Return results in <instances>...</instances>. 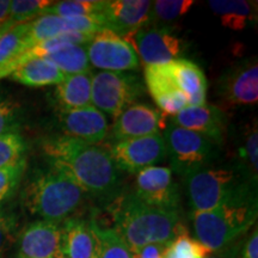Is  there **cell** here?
<instances>
[{
  "label": "cell",
  "mask_w": 258,
  "mask_h": 258,
  "mask_svg": "<svg viewBox=\"0 0 258 258\" xmlns=\"http://www.w3.org/2000/svg\"><path fill=\"white\" fill-rule=\"evenodd\" d=\"M42 150L51 165L62 170L86 194L110 196L120 186L121 171L109 151L98 145L55 135L43 141Z\"/></svg>",
  "instance_id": "cell-1"
},
{
  "label": "cell",
  "mask_w": 258,
  "mask_h": 258,
  "mask_svg": "<svg viewBox=\"0 0 258 258\" xmlns=\"http://www.w3.org/2000/svg\"><path fill=\"white\" fill-rule=\"evenodd\" d=\"M115 230L121 234L131 251L150 244L167 245L177 235L186 232L180 224L178 211L148 206L128 195L114 209Z\"/></svg>",
  "instance_id": "cell-2"
},
{
  "label": "cell",
  "mask_w": 258,
  "mask_h": 258,
  "mask_svg": "<svg viewBox=\"0 0 258 258\" xmlns=\"http://www.w3.org/2000/svg\"><path fill=\"white\" fill-rule=\"evenodd\" d=\"M86 192L62 170L50 165L37 170L23 192L24 205L32 214L55 224H62L78 209Z\"/></svg>",
  "instance_id": "cell-3"
},
{
  "label": "cell",
  "mask_w": 258,
  "mask_h": 258,
  "mask_svg": "<svg viewBox=\"0 0 258 258\" xmlns=\"http://www.w3.org/2000/svg\"><path fill=\"white\" fill-rule=\"evenodd\" d=\"M256 219V191L232 200L211 211L191 213L196 239L212 252L224 249L235 238L249 231Z\"/></svg>",
  "instance_id": "cell-4"
},
{
  "label": "cell",
  "mask_w": 258,
  "mask_h": 258,
  "mask_svg": "<svg viewBox=\"0 0 258 258\" xmlns=\"http://www.w3.org/2000/svg\"><path fill=\"white\" fill-rule=\"evenodd\" d=\"M185 186L192 212L211 211L257 188L239 169L209 167L186 176Z\"/></svg>",
  "instance_id": "cell-5"
},
{
  "label": "cell",
  "mask_w": 258,
  "mask_h": 258,
  "mask_svg": "<svg viewBox=\"0 0 258 258\" xmlns=\"http://www.w3.org/2000/svg\"><path fill=\"white\" fill-rule=\"evenodd\" d=\"M171 167L185 177L207 169L218 156V145L203 135L170 123L163 133Z\"/></svg>",
  "instance_id": "cell-6"
},
{
  "label": "cell",
  "mask_w": 258,
  "mask_h": 258,
  "mask_svg": "<svg viewBox=\"0 0 258 258\" xmlns=\"http://www.w3.org/2000/svg\"><path fill=\"white\" fill-rule=\"evenodd\" d=\"M143 91V85L134 74L106 71L92 74L91 104L103 114L117 117L134 104Z\"/></svg>",
  "instance_id": "cell-7"
},
{
  "label": "cell",
  "mask_w": 258,
  "mask_h": 258,
  "mask_svg": "<svg viewBox=\"0 0 258 258\" xmlns=\"http://www.w3.org/2000/svg\"><path fill=\"white\" fill-rule=\"evenodd\" d=\"M139 54L145 66H158L180 59L184 41L166 25L146 27L123 36Z\"/></svg>",
  "instance_id": "cell-8"
},
{
  "label": "cell",
  "mask_w": 258,
  "mask_h": 258,
  "mask_svg": "<svg viewBox=\"0 0 258 258\" xmlns=\"http://www.w3.org/2000/svg\"><path fill=\"white\" fill-rule=\"evenodd\" d=\"M89 62L106 72L134 71L140 64L133 46L111 30H102L93 35L86 44Z\"/></svg>",
  "instance_id": "cell-9"
},
{
  "label": "cell",
  "mask_w": 258,
  "mask_h": 258,
  "mask_svg": "<svg viewBox=\"0 0 258 258\" xmlns=\"http://www.w3.org/2000/svg\"><path fill=\"white\" fill-rule=\"evenodd\" d=\"M112 161L120 171L139 173L150 166H154L166 156L163 134L117 141L109 148Z\"/></svg>",
  "instance_id": "cell-10"
},
{
  "label": "cell",
  "mask_w": 258,
  "mask_h": 258,
  "mask_svg": "<svg viewBox=\"0 0 258 258\" xmlns=\"http://www.w3.org/2000/svg\"><path fill=\"white\" fill-rule=\"evenodd\" d=\"M135 198L153 207L173 209L179 208L178 186L173 182L172 170L164 166H150L137 173Z\"/></svg>",
  "instance_id": "cell-11"
},
{
  "label": "cell",
  "mask_w": 258,
  "mask_h": 258,
  "mask_svg": "<svg viewBox=\"0 0 258 258\" xmlns=\"http://www.w3.org/2000/svg\"><path fill=\"white\" fill-rule=\"evenodd\" d=\"M218 93L228 105H253L258 101V64L245 60L226 70L218 80Z\"/></svg>",
  "instance_id": "cell-12"
},
{
  "label": "cell",
  "mask_w": 258,
  "mask_h": 258,
  "mask_svg": "<svg viewBox=\"0 0 258 258\" xmlns=\"http://www.w3.org/2000/svg\"><path fill=\"white\" fill-rule=\"evenodd\" d=\"M165 115L145 103H134L115 117L111 128L115 143L160 133L166 128Z\"/></svg>",
  "instance_id": "cell-13"
},
{
  "label": "cell",
  "mask_w": 258,
  "mask_h": 258,
  "mask_svg": "<svg viewBox=\"0 0 258 258\" xmlns=\"http://www.w3.org/2000/svg\"><path fill=\"white\" fill-rule=\"evenodd\" d=\"M56 116L62 135L86 144L98 145L109 133L108 118L105 114L93 105L71 110H59Z\"/></svg>",
  "instance_id": "cell-14"
},
{
  "label": "cell",
  "mask_w": 258,
  "mask_h": 258,
  "mask_svg": "<svg viewBox=\"0 0 258 258\" xmlns=\"http://www.w3.org/2000/svg\"><path fill=\"white\" fill-rule=\"evenodd\" d=\"M152 2L148 0H106L99 15L106 30L120 36L152 25Z\"/></svg>",
  "instance_id": "cell-15"
},
{
  "label": "cell",
  "mask_w": 258,
  "mask_h": 258,
  "mask_svg": "<svg viewBox=\"0 0 258 258\" xmlns=\"http://www.w3.org/2000/svg\"><path fill=\"white\" fill-rule=\"evenodd\" d=\"M17 258H63L61 225L46 220L31 222L19 237Z\"/></svg>",
  "instance_id": "cell-16"
},
{
  "label": "cell",
  "mask_w": 258,
  "mask_h": 258,
  "mask_svg": "<svg viewBox=\"0 0 258 258\" xmlns=\"http://www.w3.org/2000/svg\"><path fill=\"white\" fill-rule=\"evenodd\" d=\"M170 123L201 134L218 146L224 143L227 131L225 111L208 103L198 106H186L178 114L171 116Z\"/></svg>",
  "instance_id": "cell-17"
},
{
  "label": "cell",
  "mask_w": 258,
  "mask_h": 258,
  "mask_svg": "<svg viewBox=\"0 0 258 258\" xmlns=\"http://www.w3.org/2000/svg\"><path fill=\"white\" fill-rule=\"evenodd\" d=\"M144 74L148 92L159 108V111L175 116L188 106V99L176 85L166 63L145 66Z\"/></svg>",
  "instance_id": "cell-18"
},
{
  "label": "cell",
  "mask_w": 258,
  "mask_h": 258,
  "mask_svg": "<svg viewBox=\"0 0 258 258\" xmlns=\"http://www.w3.org/2000/svg\"><path fill=\"white\" fill-rule=\"evenodd\" d=\"M61 228L63 258H98V240L91 220L69 218Z\"/></svg>",
  "instance_id": "cell-19"
},
{
  "label": "cell",
  "mask_w": 258,
  "mask_h": 258,
  "mask_svg": "<svg viewBox=\"0 0 258 258\" xmlns=\"http://www.w3.org/2000/svg\"><path fill=\"white\" fill-rule=\"evenodd\" d=\"M166 66L180 92L188 99V106L205 104L207 97V79L199 64L180 57L166 63Z\"/></svg>",
  "instance_id": "cell-20"
},
{
  "label": "cell",
  "mask_w": 258,
  "mask_h": 258,
  "mask_svg": "<svg viewBox=\"0 0 258 258\" xmlns=\"http://www.w3.org/2000/svg\"><path fill=\"white\" fill-rule=\"evenodd\" d=\"M91 85L92 73L90 72L64 77L54 91V101L59 110H71L92 105Z\"/></svg>",
  "instance_id": "cell-21"
},
{
  "label": "cell",
  "mask_w": 258,
  "mask_h": 258,
  "mask_svg": "<svg viewBox=\"0 0 258 258\" xmlns=\"http://www.w3.org/2000/svg\"><path fill=\"white\" fill-rule=\"evenodd\" d=\"M9 77L22 85L41 88V86L57 85L66 76L46 57H37L21 64Z\"/></svg>",
  "instance_id": "cell-22"
},
{
  "label": "cell",
  "mask_w": 258,
  "mask_h": 258,
  "mask_svg": "<svg viewBox=\"0 0 258 258\" xmlns=\"http://www.w3.org/2000/svg\"><path fill=\"white\" fill-rule=\"evenodd\" d=\"M212 11L220 18L221 24L231 30H244L257 18V2L247 0H211Z\"/></svg>",
  "instance_id": "cell-23"
},
{
  "label": "cell",
  "mask_w": 258,
  "mask_h": 258,
  "mask_svg": "<svg viewBox=\"0 0 258 258\" xmlns=\"http://www.w3.org/2000/svg\"><path fill=\"white\" fill-rule=\"evenodd\" d=\"M64 32H70L66 18L54 15H43L29 22V29L25 35L27 50L35 44L41 43L50 38L59 36Z\"/></svg>",
  "instance_id": "cell-24"
},
{
  "label": "cell",
  "mask_w": 258,
  "mask_h": 258,
  "mask_svg": "<svg viewBox=\"0 0 258 258\" xmlns=\"http://www.w3.org/2000/svg\"><path fill=\"white\" fill-rule=\"evenodd\" d=\"M64 76L90 72V62L86 44L66 47L46 56Z\"/></svg>",
  "instance_id": "cell-25"
},
{
  "label": "cell",
  "mask_w": 258,
  "mask_h": 258,
  "mask_svg": "<svg viewBox=\"0 0 258 258\" xmlns=\"http://www.w3.org/2000/svg\"><path fill=\"white\" fill-rule=\"evenodd\" d=\"M91 221L98 240V258H133L131 249L114 227H101L97 221Z\"/></svg>",
  "instance_id": "cell-26"
},
{
  "label": "cell",
  "mask_w": 258,
  "mask_h": 258,
  "mask_svg": "<svg viewBox=\"0 0 258 258\" xmlns=\"http://www.w3.org/2000/svg\"><path fill=\"white\" fill-rule=\"evenodd\" d=\"M258 131L257 122L254 121L245 131L244 137L239 145L240 166L238 167L250 182L257 185L258 172Z\"/></svg>",
  "instance_id": "cell-27"
},
{
  "label": "cell",
  "mask_w": 258,
  "mask_h": 258,
  "mask_svg": "<svg viewBox=\"0 0 258 258\" xmlns=\"http://www.w3.org/2000/svg\"><path fill=\"white\" fill-rule=\"evenodd\" d=\"M212 251L183 232L166 245L164 258H207Z\"/></svg>",
  "instance_id": "cell-28"
},
{
  "label": "cell",
  "mask_w": 258,
  "mask_h": 258,
  "mask_svg": "<svg viewBox=\"0 0 258 258\" xmlns=\"http://www.w3.org/2000/svg\"><path fill=\"white\" fill-rule=\"evenodd\" d=\"M105 2L99 0H64L55 2L44 15H54L57 17H76V16L98 15Z\"/></svg>",
  "instance_id": "cell-29"
},
{
  "label": "cell",
  "mask_w": 258,
  "mask_h": 258,
  "mask_svg": "<svg viewBox=\"0 0 258 258\" xmlns=\"http://www.w3.org/2000/svg\"><path fill=\"white\" fill-rule=\"evenodd\" d=\"M55 2L51 0H14L10 2L9 21L15 24L27 23L43 16Z\"/></svg>",
  "instance_id": "cell-30"
},
{
  "label": "cell",
  "mask_w": 258,
  "mask_h": 258,
  "mask_svg": "<svg viewBox=\"0 0 258 258\" xmlns=\"http://www.w3.org/2000/svg\"><path fill=\"white\" fill-rule=\"evenodd\" d=\"M192 0H158L152 2L151 18L152 24L156 22H172L184 16L192 8Z\"/></svg>",
  "instance_id": "cell-31"
},
{
  "label": "cell",
  "mask_w": 258,
  "mask_h": 258,
  "mask_svg": "<svg viewBox=\"0 0 258 258\" xmlns=\"http://www.w3.org/2000/svg\"><path fill=\"white\" fill-rule=\"evenodd\" d=\"M24 139L17 132L0 135V169L16 165L25 159Z\"/></svg>",
  "instance_id": "cell-32"
},
{
  "label": "cell",
  "mask_w": 258,
  "mask_h": 258,
  "mask_svg": "<svg viewBox=\"0 0 258 258\" xmlns=\"http://www.w3.org/2000/svg\"><path fill=\"white\" fill-rule=\"evenodd\" d=\"M25 167H27V161L23 159L16 165L0 169V203L10 198L17 189Z\"/></svg>",
  "instance_id": "cell-33"
},
{
  "label": "cell",
  "mask_w": 258,
  "mask_h": 258,
  "mask_svg": "<svg viewBox=\"0 0 258 258\" xmlns=\"http://www.w3.org/2000/svg\"><path fill=\"white\" fill-rule=\"evenodd\" d=\"M16 232H17L16 215L0 208V258H3L11 245L15 243Z\"/></svg>",
  "instance_id": "cell-34"
},
{
  "label": "cell",
  "mask_w": 258,
  "mask_h": 258,
  "mask_svg": "<svg viewBox=\"0 0 258 258\" xmlns=\"http://www.w3.org/2000/svg\"><path fill=\"white\" fill-rule=\"evenodd\" d=\"M18 125L17 106L0 97V135L14 133Z\"/></svg>",
  "instance_id": "cell-35"
},
{
  "label": "cell",
  "mask_w": 258,
  "mask_h": 258,
  "mask_svg": "<svg viewBox=\"0 0 258 258\" xmlns=\"http://www.w3.org/2000/svg\"><path fill=\"white\" fill-rule=\"evenodd\" d=\"M166 245L150 244L141 249L132 251L133 258H164Z\"/></svg>",
  "instance_id": "cell-36"
},
{
  "label": "cell",
  "mask_w": 258,
  "mask_h": 258,
  "mask_svg": "<svg viewBox=\"0 0 258 258\" xmlns=\"http://www.w3.org/2000/svg\"><path fill=\"white\" fill-rule=\"evenodd\" d=\"M239 258H258V233L257 230H254L252 235L245 243Z\"/></svg>",
  "instance_id": "cell-37"
},
{
  "label": "cell",
  "mask_w": 258,
  "mask_h": 258,
  "mask_svg": "<svg viewBox=\"0 0 258 258\" xmlns=\"http://www.w3.org/2000/svg\"><path fill=\"white\" fill-rule=\"evenodd\" d=\"M10 18V0H0V28L8 23Z\"/></svg>",
  "instance_id": "cell-38"
},
{
  "label": "cell",
  "mask_w": 258,
  "mask_h": 258,
  "mask_svg": "<svg viewBox=\"0 0 258 258\" xmlns=\"http://www.w3.org/2000/svg\"><path fill=\"white\" fill-rule=\"evenodd\" d=\"M14 25H15V23H12V22H10V21L8 22V23H5L4 25H3V27L0 28V37H2L4 34H6V32H8L10 29L14 27Z\"/></svg>",
  "instance_id": "cell-39"
},
{
  "label": "cell",
  "mask_w": 258,
  "mask_h": 258,
  "mask_svg": "<svg viewBox=\"0 0 258 258\" xmlns=\"http://www.w3.org/2000/svg\"><path fill=\"white\" fill-rule=\"evenodd\" d=\"M207 258H217V257H213V256H208Z\"/></svg>",
  "instance_id": "cell-40"
}]
</instances>
